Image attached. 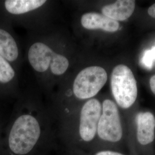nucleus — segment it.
I'll list each match as a JSON object with an SVG mask.
<instances>
[{"label": "nucleus", "mask_w": 155, "mask_h": 155, "mask_svg": "<svg viewBox=\"0 0 155 155\" xmlns=\"http://www.w3.org/2000/svg\"><path fill=\"white\" fill-rule=\"evenodd\" d=\"M40 135V128L36 119L31 115L18 117L12 128L9 145L13 152L25 155L32 150Z\"/></svg>", "instance_id": "f257e3e1"}, {"label": "nucleus", "mask_w": 155, "mask_h": 155, "mask_svg": "<svg viewBox=\"0 0 155 155\" xmlns=\"http://www.w3.org/2000/svg\"><path fill=\"white\" fill-rule=\"evenodd\" d=\"M110 83L113 95L118 105L123 109L133 105L137 97V86L133 72L128 67L117 66L111 73Z\"/></svg>", "instance_id": "f03ea898"}, {"label": "nucleus", "mask_w": 155, "mask_h": 155, "mask_svg": "<svg viewBox=\"0 0 155 155\" xmlns=\"http://www.w3.org/2000/svg\"><path fill=\"white\" fill-rule=\"evenodd\" d=\"M28 59L36 71L45 72L50 66L51 72L56 75L64 74L69 66V61L65 56L56 54L48 46L40 42L34 43L30 47Z\"/></svg>", "instance_id": "7ed1b4c3"}, {"label": "nucleus", "mask_w": 155, "mask_h": 155, "mask_svg": "<svg viewBox=\"0 0 155 155\" xmlns=\"http://www.w3.org/2000/svg\"><path fill=\"white\" fill-rule=\"evenodd\" d=\"M107 80V74L100 66L85 68L75 78L73 84L75 96L81 100L89 99L98 94Z\"/></svg>", "instance_id": "20e7f679"}, {"label": "nucleus", "mask_w": 155, "mask_h": 155, "mask_svg": "<svg viewBox=\"0 0 155 155\" xmlns=\"http://www.w3.org/2000/svg\"><path fill=\"white\" fill-rule=\"evenodd\" d=\"M102 110L97 127L98 136L107 141H119L122 138V128L116 104L111 100H105Z\"/></svg>", "instance_id": "39448f33"}, {"label": "nucleus", "mask_w": 155, "mask_h": 155, "mask_svg": "<svg viewBox=\"0 0 155 155\" xmlns=\"http://www.w3.org/2000/svg\"><path fill=\"white\" fill-rule=\"evenodd\" d=\"M102 106L98 100H90L83 105L81 113L79 134L85 141L94 139L102 114Z\"/></svg>", "instance_id": "423d86ee"}, {"label": "nucleus", "mask_w": 155, "mask_h": 155, "mask_svg": "<svg viewBox=\"0 0 155 155\" xmlns=\"http://www.w3.org/2000/svg\"><path fill=\"white\" fill-rule=\"evenodd\" d=\"M137 139L140 144L147 145L152 143L155 137V117L149 111L140 112L136 118Z\"/></svg>", "instance_id": "0eeeda50"}, {"label": "nucleus", "mask_w": 155, "mask_h": 155, "mask_svg": "<svg viewBox=\"0 0 155 155\" xmlns=\"http://www.w3.org/2000/svg\"><path fill=\"white\" fill-rule=\"evenodd\" d=\"M81 24L87 29H100L108 32H116L120 28L118 21L95 12L84 14L81 18Z\"/></svg>", "instance_id": "6e6552de"}, {"label": "nucleus", "mask_w": 155, "mask_h": 155, "mask_svg": "<svg viewBox=\"0 0 155 155\" xmlns=\"http://www.w3.org/2000/svg\"><path fill=\"white\" fill-rule=\"evenodd\" d=\"M135 6V1L119 0L113 4L104 6L102 9V13L117 21H124L132 16Z\"/></svg>", "instance_id": "1a4fd4ad"}, {"label": "nucleus", "mask_w": 155, "mask_h": 155, "mask_svg": "<svg viewBox=\"0 0 155 155\" xmlns=\"http://www.w3.org/2000/svg\"><path fill=\"white\" fill-rule=\"evenodd\" d=\"M0 56L6 61H16L18 56L16 42L8 32L0 29Z\"/></svg>", "instance_id": "9d476101"}, {"label": "nucleus", "mask_w": 155, "mask_h": 155, "mask_svg": "<svg viewBox=\"0 0 155 155\" xmlns=\"http://www.w3.org/2000/svg\"><path fill=\"white\" fill-rule=\"evenodd\" d=\"M44 0H7L6 9L13 15H21L36 9L44 5Z\"/></svg>", "instance_id": "9b49d317"}, {"label": "nucleus", "mask_w": 155, "mask_h": 155, "mask_svg": "<svg viewBox=\"0 0 155 155\" xmlns=\"http://www.w3.org/2000/svg\"><path fill=\"white\" fill-rule=\"evenodd\" d=\"M15 72L5 58L0 56V82L8 83L14 78Z\"/></svg>", "instance_id": "f8f14e48"}, {"label": "nucleus", "mask_w": 155, "mask_h": 155, "mask_svg": "<svg viewBox=\"0 0 155 155\" xmlns=\"http://www.w3.org/2000/svg\"><path fill=\"white\" fill-rule=\"evenodd\" d=\"M155 61V47L145 51L141 59V64L148 70H151Z\"/></svg>", "instance_id": "ddd939ff"}, {"label": "nucleus", "mask_w": 155, "mask_h": 155, "mask_svg": "<svg viewBox=\"0 0 155 155\" xmlns=\"http://www.w3.org/2000/svg\"><path fill=\"white\" fill-rule=\"evenodd\" d=\"M95 155H124L119 152L110 151V150H104L98 152Z\"/></svg>", "instance_id": "4468645a"}, {"label": "nucleus", "mask_w": 155, "mask_h": 155, "mask_svg": "<svg viewBox=\"0 0 155 155\" xmlns=\"http://www.w3.org/2000/svg\"><path fill=\"white\" fill-rule=\"evenodd\" d=\"M150 89L152 93L155 95V75L150 78Z\"/></svg>", "instance_id": "2eb2a0df"}, {"label": "nucleus", "mask_w": 155, "mask_h": 155, "mask_svg": "<svg viewBox=\"0 0 155 155\" xmlns=\"http://www.w3.org/2000/svg\"><path fill=\"white\" fill-rule=\"evenodd\" d=\"M148 13L150 16L155 18V3L150 6L148 10Z\"/></svg>", "instance_id": "dca6fc26"}]
</instances>
